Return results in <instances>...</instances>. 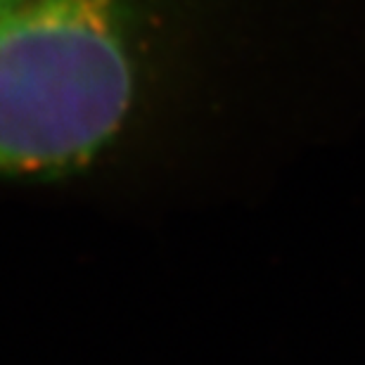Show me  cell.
<instances>
[{"label": "cell", "instance_id": "7a4b0ae2", "mask_svg": "<svg viewBox=\"0 0 365 365\" xmlns=\"http://www.w3.org/2000/svg\"><path fill=\"white\" fill-rule=\"evenodd\" d=\"M7 3H10V0H0V7H3V5H7Z\"/></svg>", "mask_w": 365, "mask_h": 365}, {"label": "cell", "instance_id": "6da1fadb", "mask_svg": "<svg viewBox=\"0 0 365 365\" xmlns=\"http://www.w3.org/2000/svg\"><path fill=\"white\" fill-rule=\"evenodd\" d=\"M123 3L0 7V171L71 169L116 133L133 93Z\"/></svg>", "mask_w": 365, "mask_h": 365}]
</instances>
